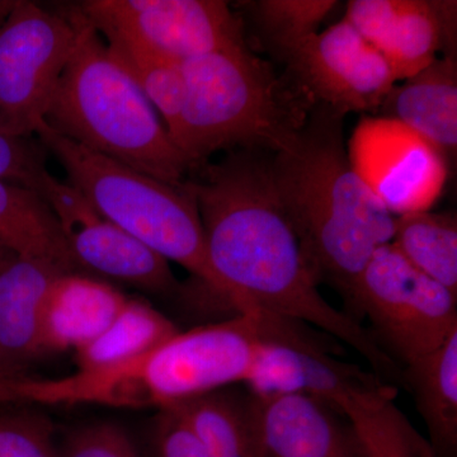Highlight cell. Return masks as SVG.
I'll list each match as a JSON object with an SVG mask.
<instances>
[{
  "label": "cell",
  "instance_id": "cell-1",
  "mask_svg": "<svg viewBox=\"0 0 457 457\" xmlns=\"http://www.w3.org/2000/svg\"><path fill=\"white\" fill-rule=\"evenodd\" d=\"M207 258L237 312L262 311L312 324L360 353L376 374L400 378L392 357L359 321L324 299L270 180L269 155L233 150L191 170Z\"/></svg>",
  "mask_w": 457,
  "mask_h": 457
},
{
  "label": "cell",
  "instance_id": "cell-2",
  "mask_svg": "<svg viewBox=\"0 0 457 457\" xmlns=\"http://www.w3.org/2000/svg\"><path fill=\"white\" fill-rule=\"evenodd\" d=\"M342 121L314 104L290 144L269 156V170L312 275L350 297L372 254L392 242L394 216L352 168Z\"/></svg>",
  "mask_w": 457,
  "mask_h": 457
},
{
  "label": "cell",
  "instance_id": "cell-3",
  "mask_svg": "<svg viewBox=\"0 0 457 457\" xmlns=\"http://www.w3.org/2000/svg\"><path fill=\"white\" fill-rule=\"evenodd\" d=\"M64 9L78 38L45 123L90 152L179 187L191 168L155 108L77 7Z\"/></svg>",
  "mask_w": 457,
  "mask_h": 457
},
{
  "label": "cell",
  "instance_id": "cell-4",
  "mask_svg": "<svg viewBox=\"0 0 457 457\" xmlns=\"http://www.w3.org/2000/svg\"><path fill=\"white\" fill-rule=\"evenodd\" d=\"M182 71L185 102L170 137L191 170L221 150L275 154L296 137L314 106L246 44L188 60Z\"/></svg>",
  "mask_w": 457,
  "mask_h": 457
},
{
  "label": "cell",
  "instance_id": "cell-5",
  "mask_svg": "<svg viewBox=\"0 0 457 457\" xmlns=\"http://www.w3.org/2000/svg\"><path fill=\"white\" fill-rule=\"evenodd\" d=\"M36 139L62 165L65 182L78 189L104 218L164 260L179 263L204 287L224 299L207 258L196 201L185 186L177 187L90 152L46 123Z\"/></svg>",
  "mask_w": 457,
  "mask_h": 457
},
{
  "label": "cell",
  "instance_id": "cell-6",
  "mask_svg": "<svg viewBox=\"0 0 457 457\" xmlns=\"http://www.w3.org/2000/svg\"><path fill=\"white\" fill-rule=\"evenodd\" d=\"M257 396L312 393L350 423L366 457H436L380 375L330 356L312 337L262 345L245 381Z\"/></svg>",
  "mask_w": 457,
  "mask_h": 457
},
{
  "label": "cell",
  "instance_id": "cell-7",
  "mask_svg": "<svg viewBox=\"0 0 457 457\" xmlns=\"http://www.w3.org/2000/svg\"><path fill=\"white\" fill-rule=\"evenodd\" d=\"M78 26L64 8L16 0L0 25V129L33 137L71 60Z\"/></svg>",
  "mask_w": 457,
  "mask_h": 457
},
{
  "label": "cell",
  "instance_id": "cell-8",
  "mask_svg": "<svg viewBox=\"0 0 457 457\" xmlns=\"http://www.w3.org/2000/svg\"><path fill=\"white\" fill-rule=\"evenodd\" d=\"M348 299L404 366L457 330V294L414 269L392 243L372 254Z\"/></svg>",
  "mask_w": 457,
  "mask_h": 457
},
{
  "label": "cell",
  "instance_id": "cell-9",
  "mask_svg": "<svg viewBox=\"0 0 457 457\" xmlns=\"http://www.w3.org/2000/svg\"><path fill=\"white\" fill-rule=\"evenodd\" d=\"M363 185L394 218L429 212L447 180L446 156L404 123L363 116L345 144Z\"/></svg>",
  "mask_w": 457,
  "mask_h": 457
},
{
  "label": "cell",
  "instance_id": "cell-10",
  "mask_svg": "<svg viewBox=\"0 0 457 457\" xmlns=\"http://www.w3.org/2000/svg\"><path fill=\"white\" fill-rule=\"evenodd\" d=\"M75 7L96 29L130 35L179 64L246 44L242 20L222 0H88Z\"/></svg>",
  "mask_w": 457,
  "mask_h": 457
},
{
  "label": "cell",
  "instance_id": "cell-11",
  "mask_svg": "<svg viewBox=\"0 0 457 457\" xmlns=\"http://www.w3.org/2000/svg\"><path fill=\"white\" fill-rule=\"evenodd\" d=\"M291 82L312 104L336 112L378 113L398 83L392 66L342 20L282 55Z\"/></svg>",
  "mask_w": 457,
  "mask_h": 457
},
{
  "label": "cell",
  "instance_id": "cell-12",
  "mask_svg": "<svg viewBox=\"0 0 457 457\" xmlns=\"http://www.w3.org/2000/svg\"><path fill=\"white\" fill-rule=\"evenodd\" d=\"M40 196L53 210L80 272L121 282L154 295L179 293L170 262L107 220L92 204L49 174Z\"/></svg>",
  "mask_w": 457,
  "mask_h": 457
},
{
  "label": "cell",
  "instance_id": "cell-13",
  "mask_svg": "<svg viewBox=\"0 0 457 457\" xmlns=\"http://www.w3.org/2000/svg\"><path fill=\"white\" fill-rule=\"evenodd\" d=\"M392 66L396 80L432 64L455 38L456 2L351 0L345 18Z\"/></svg>",
  "mask_w": 457,
  "mask_h": 457
},
{
  "label": "cell",
  "instance_id": "cell-14",
  "mask_svg": "<svg viewBox=\"0 0 457 457\" xmlns=\"http://www.w3.org/2000/svg\"><path fill=\"white\" fill-rule=\"evenodd\" d=\"M253 396L261 457H366L347 420L315 394Z\"/></svg>",
  "mask_w": 457,
  "mask_h": 457
},
{
  "label": "cell",
  "instance_id": "cell-15",
  "mask_svg": "<svg viewBox=\"0 0 457 457\" xmlns=\"http://www.w3.org/2000/svg\"><path fill=\"white\" fill-rule=\"evenodd\" d=\"M64 270L16 255L0 270V357L12 376L44 354L41 321L51 286Z\"/></svg>",
  "mask_w": 457,
  "mask_h": 457
},
{
  "label": "cell",
  "instance_id": "cell-16",
  "mask_svg": "<svg viewBox=\"0 0 457 457\" xmlns=\"http://www.w3.org/2000/svg\"><path fill=\"white\" fill-rule=\"evenodd\" d=\"M128 296L86 273H62L54 281L41 321L47 352L78 351L97 338L116 318Z\"/></svg>",
  "mask_w": 457,
  "mask_h": 457
},
{
  "label": "cell",
  "instance_id": "cell-17",
  "mask_svg": "<svg viewBox=\"0 0 457 457\" xmlns=\"http://www.w3.org/2000/svg\"><path fill=\"white\" fill-rule=\"evenodd\" d=\"M378 116L389 117L418 132L445 156L457 147V65L445 54L420 73L396 83Z\"/></svg>",
  "mask_w": 457,
  "mask_h": 457
},
{
  "label": "cell",
  "instance_id": "cell-18",
  "mask_svg": "<svg viewBox=\"0 0 457 457\" xmlns=\"http://www.w3.org/2000/svg\"><path fill=\"white\" fill-rule=\"evenodd\" d=\"M206 457H261L254 396L228 387L171 405Z\"/></svg>",
  "mask_w": 457,
  "mask_h": 457
},
{
  "label": "cell",
  "instance_id": "cell-19",
  "mask_svg": "<svg viewBox=\"0 0 457 457\" xmlns=\"http://www.w3.org/2000/svg\"><path fill=\"white\" fill-rule=\"evenodd\" d=\"M0 243L20 257L82 273L49 204L31 189L0 179Z\"/></svg>",
  "mask_w": 457,
  "mask_h": 457
},
{
  "label": "cell",
  "instance_id": "cell-20",
  "mask_svg": "<svg viewBox=\"0 0 457 457\" xmlns=\"http://www.w3.org/2000/svg\"><path fill=\"white\" fill-rule=\"evenodd\" d=\"M402 378L411 387L425 420L436 457H455L457 450V330L437 350L404 366Z\"/></svg>",
  "mask_w": 457,
  "mask_h": 457
},
{
  "label": "cell",
  "instance_id": "cell-21",
  "mask_svg": "<svg viewBox=\"0 0 457 457\" xmlns=\"http://www.w3.org/2000/svg\"><path fill=\"white\" fill-rule=\"evenodd\" d=\"M170 319L150 303L128 297L110 326L75 351L78 371H97L122 365L154 350L179 332Z\"/></svg>",
  "mask_w": 457,
  "mask_h": 457
},
{
  "label": "cell",
  "instance_id": "cell-22",
  "mask_svg": "<svg viewBox=\"0 0 457 457\" xmlns=\"http://www.w3.org/2000/svg\"><path fill=\"white\" fill-rule=\"evenodd\" d=\"M392 245L427 278L457 294V221L429 212L394 218Z\"/></svg>",
  "mask_w": 457,
  "mask_h": 457
},
{
  "label": "cell",
  "instance_id": "cell-23",
  "mask_svg": "<svg viewBox=\"0 0 457 457\" xmlns=\"http://www.w3.org/2000/svg\"><path fill=\"white\" fill-rule=\"evenodd\" d=\"M120 64L134 78L163 120L168 134L179 121L186 84L182 64L155 53L145 44L114 29H96Z\"/></svg>",
  "mask_w": 457,
  "mask_h": 457
},
{
  "label": "cell",
  "instance_id": "cell-24",
  "mask_svg": "<svg viewBox=\"0 0 457 457\" xmlns=\"http://www.w3.org/2000/svg\"><path fill=\"white\" fill-rule=\"evenodd\" d=\"M273 47L281 55L318 33L332 13L335 0H260L243 3Z\"/></svg>",
  "mask_w": 457,
  "mask_h": 457
},
{
  "label": "cell",
  "instance_id": "cell-25",
  "mask_svg": "<svg viewBox=\"0 0 457 457\" xmlns=\"http://www.w3.org/2000/svg\"><path fill=\"white\" fill-rule=\"evenodd\" d=\"M0 457H57L50 420L32 411H0Z\"/></svg>",
  "mask_w": 457,
  "mask_h": 457
},
{
  "label": "cell",
  "instance_id": "cell-26",
  "mask_svg": "<svg viewBox=\"0 0 457 457\" xmlns=\"http://www.w3.org/2000/svg\"><path fill=\"white\" fill-rule=\"evenodd\" d=\"M46 150L33 137H14L0 129V179L40 195L50 171Z\"/></svg>",
  "mask_w": 457,
  "mask_h": 457
},
{
  "label": "cell",
  "instance_id": "cell-27",
  "mask_svg": "<svg viewBox=\"0 0 457 457\" xmlns=\"http://www.w3.org/2000/svg\"><path fill=\"white\" fill-rule=\"evenodd\" d=\"M57 457H143L122 427L111 422L92 423L68 436Z\"/></svg>",
  "mask_w": 457,
  "mask_h": 457
},
{
  "label": "cell",
  "instance_id": "cell-28",
  "mask_svg": "<svg viewBox=\"0 0 457 457\" xmlns=\"http://www.w3.org/2000/svg\"><path fill=\"white\" fill-rule=\"evenodd\" d=\"M153 438L155 457H206L194 431L174 408L159 411Z\"/></svg>",
  "mask_w": 457,
  "mask_h": 457
},
{
  "label": "cell",
  "instance_id": "cell-29",
  "mask_svg": "<svg viewBox=\"0 0 457 457\" xmlns=\"http://www.w3.org/2000/svg\"><path fill=\"white\" fill-rule=\"evenodd\" d=\"M16 255L17 254L14 253V252H12L8 246H5L3 245V243H0V270H2L5 264L9 263V262L13 260Z\"/></svg>",
  "mask_w": 457,
  "mask_h": 457
},
{
  "label": "cell",
  "instance_id": "cell-30",
  "mask_svg": "<svg viewBox=\"0 0 457 457\" xmlns=\"http://www.w3.org/2000/svg\"><path fill=\"white\" fill-rule=\"evenodd\" d=\"M16 0H0V25L7 18L9 12L13 8Z\"/></svg>",
  "mask_w": 457,
  "mask_h": 457
},
{
  "label": "cell",
  "instance_id": "cell-31",
  "mask_svg": "<svg viewBox=\"0 0 457 457\" xmlns=\"http://www.w3.org/2000/svg\"><path fill=\"white\" fill-rule=\"evenodd\" d=\"M17 378V376H12L9 374L7 370H5L4 365H3L2 357H0V383H4V381L11 380V378Z\"/></svg>",
  "mask_w": 457,
  "mask_h": 457
},
{
  "label": "cell",
  "instance_id": "cell-32",
  "mask_svg": "<svg viewBox=\"0 0 457 457\" xmlns=\"http://www.w3.org/2000/svg\"><path fill=\"white\" fill-rule=\"evenodd\" d=\"M5 381L4 383H0V404H4V386H5Z\"/></svg>",
  "mask_w": 457,
  "mask_h": 457
}]
</instances>
